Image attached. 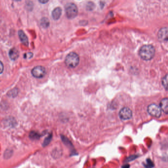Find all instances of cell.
I'll use <instances>...</instances> for the list:
<instances>
[{
	"mask_svg": "<svg viewBox=\"0 0 168 168\" xmlns=\"http://www.w3.org/2000/svg\"><path fill=\"white\" fill-rule=\"evenodd\" d=\"M155 53L154 48L152 45H145L140 48L139 51V55L143 59L150 60L153 58Z\"/></svg>",
	"mask_w": 168,
	"mask_h": 168,
	"instance_id": "obj_1",
	"label": "cell"
},
{
	"mask_svg": "<svg viewBox=\"0 0 168 168\" xmlns=\"http://www.w3.org/2000/svg\"><path fill=\"white\" fill-rule=\"evenodd\" d=\"M79 62V57L76 53H70L65 59L66 66L70 68H75Z\"/></svg>",
	"mask_w": 168,
	"mask_h": 168,
	"instance_id": "obj_2",
	"label": "cell"
},
{
	"mask_svg": "<svg viewBox=\"0 0 168 168\" xmlns=\"http://www.w3.org/2000/svg\"><path fill=\"white\" fill-rule=\"evenodd\" d=\"M65 12L66 16L68 18L73 19L78 15V7L74 3H67L65 6Z\"/></svg>",
	"mask_w": 168,
	"mask_h": 168,
	"instance_id": "obj_3",
	"label": "cell"
},
{
	"mask_svg": "<svg viewBox=\"0 0 168 168\" xmlns=\"http://www.w3.org/2000/svg\"><path fill=\"white\" fill-rule=\"evenodd\" d=\"M148 114L153 117H159L161 116V109L156 104H151L147 108Z\"/></svg>",
	"mask_w": 168,
	"mask_h": 168,
	"instance_id": "obj_4",
	"label": "cell"
},
{
	"mask_svg": "<svg viewBox=\"0 0 168 168\" xmlns=\"http://www.w3.org/2000/svg\"><path fill=\"white\" fill-rule=\"evenodd\" d=\"M46 70L43 66H38L35 67L32 70V74L36 78H42L45 76Z\"/></svg>",
	"mask_w": 168,
	"mask_h": 168,
	"instance_id": "obj_5",
	"label": "cell"
},
{
	"mask_svg": "<svg viewBox=\"0 0 168 168\" xmlns=\"http://www.w3.org/2000/svg\"><path fill=\"white\" fill-rule=\"evenodd\" d=\"M119 116L122 120H128L132 117V110L128 107H123L120 110L119 113Z\"/></svg>",
	"mask_w": 168,
	"mask_h": 168,
	"instance_id": "obj_6",
	"label": "cell"
},
{
	"mask_svg": "<svg viewBox=\"0 0 168 168\" xmlns=\"http://www.w3.org/2000/svg\"><path fill=\"white\" fill-rule=\"evenodd\" d=\"M158 38L161 41H167L168 40V29L165 27L161 29L158 32Z\"/></svg>",
	"mask_w": 168,
	"mask_h": 168,
	"instance_id": "obj_7",
	"label": "cell"
},
{
	"mask_svg": "<svg viewBox=\"0 0 168 168\" xmlns=\"http://www.w3.org/2000/svg\"><path fill=\"white\" fill-rule=\"evenodd\" d=\"M160 107L161 110H163L165 114L168 112V100L167 98L162 99L160 103Z\"/></svg>",
	"mask_w": 168,
	"mask_h": 168,
	"instance_id": "obj_8",
	"label": "cell"
},
{
	"mask_svg": "<svg viewBox=\"0 0 168 168\" xmlns=\"http://www.w3.org/2000/svg\"><path fill=\"white\" fill-rule=\"evenodd\" d=\"M18 35L22 43H23V44H24L25 45L28 46V43H29L28 38L25 33H24V32L22 30H19L18 32Z\"/></svg>",
	"mask_w": 168,
	"mask_h": 168,
	"instance_id": "obj_9",
	"label": "cell"
},
{
	"mask_svg": "<svg viewBox=\"0 0 168 168\" xmlns=\"http://www.w3.org/2000/svg\"><path fill=\"white\" fill-rule=\"evenodd\" d=\"M61 14H62V9L59 7H58L53 10L52 16L54 20H58L61 17Z\"/></svg>",
	"mask_w": 168,
	"mask_h": 168,
	"instance_id": "obj_10",
	"label": "cell"
},
{
	"mask_svg": "<svg viewBox=\"0 0 168 168\" xmlns=\"http://www.w3.org/2000/svg\"><path fill=\"white\" fill-rule=\"evenodd\" d=\"M9 56L10 59L13 60H17L19 57V52L15 48H13L9 52Z\"/></svg>",
	"mask_w": 168,
	"mask_h": 168,
	"instance_id": "obj_11",
	"label": "cell"
},
{
	"mask_svg": "<svg viewBox=\"0 0 168 168\" xmlns=\"http://www.w3.org/2000/svg\"><path fill=\"white\" fill-rule=\"evenodd\" d=\"M41 24L43 28H47L50 25V22L48 18L44 17L41 19Z\"/></svg>",
	"mask_w": 168,
	"mask_h": 168,
	"instance_id": "obj_12",
	"label": "cell"
},
{
	"mask_svg": "<svg viewBox=\"0 0 168 168\" xmlns=\"http://www.w3.org/2000/svg\"><path fill=\"white\" fill-rule=\"evenodd\" d=\"M29 137L32 140H38L40 138V135L37 132L32 131L30 133Z\"/></svg>",
	"mask_w": 168,
	"mask_h": 168,
	"instance_id": "obj_13",
	"label": "cell"
},
{
	"mask_svg": "<svg viewBox=\"0 0 168 168\" xmlns=\"http://www.w3.org/2000/svg\"><path fill=\"white\" fill-rule=\"evenodd\" d=\"M51 138H52V135L50 134V135L48 136V137H46V138L45 139V141L43 143V145L44 147H45L46 145H48L51 141Z\"/></svg>",
	"mask_w": 168,
	"mask_h": 168,
	"instance_id": "obj_14",
	"label": "cell"
},
{
	"mask_svg": "<svg viewBox=\"0 0 168 168\" xmlns=\"http://www.w3.org/2000/svg\"><path fill=\"white\" fill-rule=\"evenodd\" d=\"M167 83H168V79H167V74H166L162 79V84L166 90H167Z\"/></svg>",
	"mask_w": 168,
	"mask_h": 168,
	"instance_id": "obj_15",
	"label": "cell"
},
{
	"mask_svg": "<svg viewBox=\"0 0 168 168\" xmlns=\"http://www.w3.org/2000/svg\"><path fill=\"white\" fill-rule=\"evenodd\" d=\"M147 168L148 167V168H151L153 166V163L150 159L147 160Z\"/></svg>",
	"mask_w": 168,
	"mask_h": 168,
	"instance_id": "obj_16",
	"label": "cell"
},
{
	"mask_svg": "<svg viewBox=\"0 0 168 168\" xmlns=\"http://www.w3.org/2000/svg\"><path fill=\"white\" fill-rule=\"evenodd\" d=\"M33 56V53L31 52H28L24 55V57L26 58H31Z\"/></svg>",
	"mask_w": 168,
	"mask_h": 168,
	"instance_id": "obj_17",
	"label": "cell"
},
{
	"mask_svg": "<svg viewBox=\"0 0 168 168\" xmlns=\"http://www.w3.org/2000/svg\"><path fill=\"white\" fill-rule=\"evenodd\" d=\"M3 65L1 61H0V74L3 72Z\"/></svg>",
	"mask_w": 168,
	"mask_h": 168,
	"instance_id": "obj_18",
	"label": "cell"
},
{
	"mask_svg": "<svg viewBox=\"0 0 168 168\" xmlns=\"http://www.w3.org/2000/svg\"><path fill=\"white\" fill-rule=\"evenodd\" d=\"M48 2V1H40V2H41V3H47Z\"/></svg>",
	"mask_w": 168,
	"mask_h": 168,
	"instance_id": "obj_19",
	"label": "cell"
}]
</instances>
